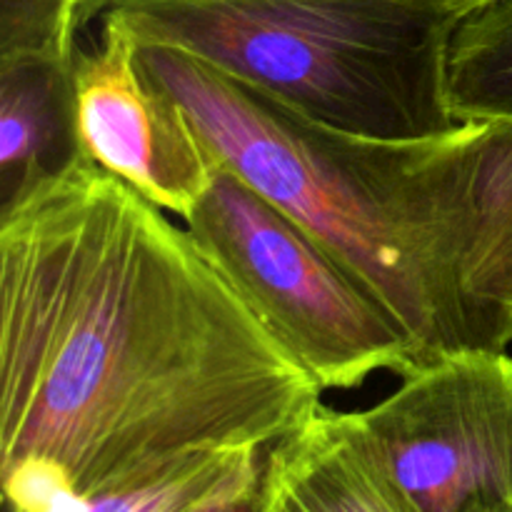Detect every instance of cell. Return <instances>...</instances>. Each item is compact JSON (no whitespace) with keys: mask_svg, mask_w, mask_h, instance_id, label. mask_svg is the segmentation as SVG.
<instances>
[{"mask_svg":"<svg viewBox=\"0 0 512 512\" xmlns=\"http://www.w3.org/2000/svg\"><path fill=\"white\" fill-rule=\"evenodd\" d=\"M140 45L178 50L300 118L378 140L443 135L460 15L433 0H115Z\"/></svg>","mask_w":512,"mask_h":512,"instance_id":"3","label":"cell"},{"mask_svg":"<svg viewBox=\"0 0 512 512\" xmlns=\"http://www.w3.org/2000/svg\"><path fill=\"white\" fill-rule=\"evenodd\" d=\"M75 133L88 163L115 175L145 200L188 218L213 183L218 160L185 110L145 75L140 43L103 13L93 48L73 58Z\"/></svg>","mask_w":512,"mask_h":512,"instance_id":"6","label":"cell"},{"mask_svg":"<svg viewBox=\"0 0 512 512\" xmlns=\"http://www.w3.org/2000/svg\"><path fill=\"white\" fill-rule=\"evenodd\" d=\"M433 3H438L440 8L450 10V13L465 15V13H468V10L478 8V5L488 3V0H433Z\"/></svg>","mask_w":512,"mask_h":512,"instance_id":"14","label":"cell"},{"mask_svg":"<svg viewBox=\"0 0 512 512\" xmlns=\"http://www.w3.org/2000/svg\"><path fill=\"white\" fill-rule=\"evenodd\" d=\"M80 158L73 63H0V210Z\"/></svg>","mask_w":512,"mask_h":512,"instance_id":"8","label":"cell"},{"mask_svg":"<svg viewBox=\"0 0 512 512\" xmlns=\"http://www.w3.org/2000/svg\"><path fill=\"white\" fill-rule=\"evenodd\" d=\"M80 28V0H0V63H73Z\"/></svg>","mask_w":512,"mask_h":512,"instance_id":"11","label":"cell"},{"mask_svg":"<svg viewBox=\"0 0 512 512\" xmlns=\"http://www.w3.org/2000/svg\"><path fill=\"white\" fill-rule=\"evenodd\" d=\"M113 3L115 0H80V15H83V25L88 23V20H93L95 15H103Z\"/></svg>","mask_w":512,"mask_h":512,"instance_id":"13","label":"cell"},{"mask_svg":"<svg viewBox=\"0 0 512 512\" xmlns=\"http://www.w3.org/2000/svg\"><path fill=\"white\" fill-rule=\"evenodd\" d=\"M140 63L220 165L298 220L390 310L420 368L508 350L510 120L460 123L433 138H360L178 50L140 45Z\"/></svg>","mask_w":512,"mask_h":512,"instance_id":"2","label":"cell"},{"mask_svg":"<svg viewBox=\"0 0 512 512\" xmlns=\"http://www.w3.org/2000/svg\"><path fill=\"white\" fill-rule=\"evenodd\" d=\"M185 230L320 390L358 388L378 370L405 378L420 368L390 310L298 220L225 165L218 163Z\"/></svg>","mask_w":512,"mask_h":512,"instance_id":"4","label":"cell"},{"mask_svg":"<svg viewBox=\"0 0 512 512\" xmlns=\"http://www.w3.org/2000/svg\"><path fill=\"white\" fill-rule=\"evenodd\" d=\"M158 205L85 158L0 210V470L78 498L268 450L323 390Z\"/></svg>","mask_w":512,"mask_h":512,"instance_id":"1","label":"cell"},{"mask_svg":"<svg viewBox=\"0 0 512 512\" xmlns=\"http://www.w3.org/2000/svg\"><path fill=\"white\" fill-rule=\"evenodd\" d=\"M263 475L265 463L250 475L240 478L238 483L230 485L213 500L200 505L195 512H260V503H263Z\"/></svg>","mask_w":512,"mask_h":512,"instance_id":"12","label":"cell"},{"mask_svg":"<svg viewBox=\"0 0 512 512\" xmlns=\"http://www.w3.org/2000/svg\"><path fill=\"white\" fill-rule=\"evenodd\" d=\"M445 73L458 123H512V0H488L460 15Z\"/></svg>","mask_w":512,"mask_h":512,"instance_id":"9","label":"cell"},{"mask_svg":"<svg viewBox=\"0 0 512 512\" xmlns=\"http://www.w3.org/2000/svg\"><path fill=\"white\" fill-rule=\"evenodd\" d=\"M260 512H413L373 463L348 413H318L265 453Z\"/></svg>","mask_w":512,"mask_h":512,"instance_id":"7","label":"cell"},{"mask_svg":"<svg viewBox=\"0 0 512 512\" xmlns=\"http://www.w3.org/2000/svg\"><path fill=\"white\" fill-rule=\"evenodd\" d=\"M268 450L203 453L128 488L78 498L60 493L35 512H195L265 463Z\"/></svg>","mask_w":512,"mask_h":512,"instance_id":"10","label":"cell"},{"mask_svg":"<svg viewBox=\"0 0 512 512\" xmlns=\"http://www.w3.org/2000/svg\"><path fill=\"white\" fill-rule=\"evenodd\" d=\"M348 420L413 512H512L508 350H468L423 365Z\"/></svg>","mask_w":512,"mask_h":512,"instance_id":"5","label":"cell"}]
</instances>
